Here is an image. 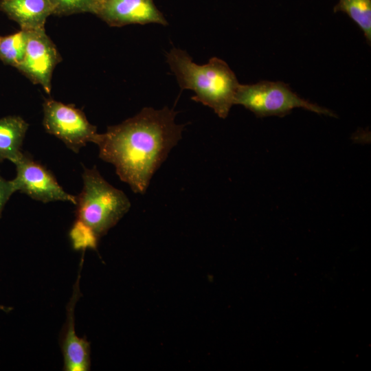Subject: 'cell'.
<instances>
[{
	"instance_id": "6da1fadb",
	"label": "cell",
	"mask_w": 371,
	"mask_h": 371,
	"mask_svg": "<svg viewBox=\"0 0 371 371\" xmlns=\"http://www.w3.org/2000/svg\"><path fill=\"white\" fill-rule=\"evenodd\" d=\"M176 115L167 106L145 107L98 134L94 144L99 157L115 166L120 180L133 192H146L154 174L181 139L185 125L175 122Z\"/></svg>"
},
{
	"instance_id": "7a4b0ae2",
	"label": "cell",
	"mask_w": 371,
	"mask_h": 371,
	"mask_svg": "<svg viewBox=\"0 0 371 371\" xmlns=\"http://www.w3.org/2000/svg\"><path fill=\"white\" fill-rule=\"evenodd\" d=\"M166 60L181 90L194 91L192 100L211 108L222 119L227 117L240 83L225 61L212 57L207 63L197 65L177 47L166 54Z\"/></svg>"
},
{
	"instance_id": "3957f363",
	"label": "cell",
	"mask_w": 371,
	"mask_h": 371,
	"mask_svg": "<svg viewBox=\"0 0 371 371\" xmlns=\"http://www.w3.org/2000/svg\"><path fill=\"white\" fill-rule=\"evenodd\" d=\"M83 188L76 196V219L100 238L115 225L131 207L127 196L109 183L94 166L84 168Z\"/></svg>"
},
{
	"instance_id": "277c9868",
	"label": "cell",
	"mask_w": 371,
	"mask_h": 371,
	"mask_svg": "<svg viewBox=\"0 0 371 371\" xmlns=\"http://www.w3.org/2000/svg\"><path fill=\"white\" fill-rule=\"evenodd\" d=\"M234 104L243 106L257 117H282L297 108L319 115L337 117L331 110L302 98L282 81L262 80L254 84H239Z\"/></svg>"
},
{
	"instance_id": "5b68a950",
	"label": "cell",
	"mask_w": 371,
	"mask_h": 371,
	"mask_svg": "<svg viewBox=\"0 0 371 371\" xmlns=\"http://www.w3.org/2000/svg\"><path fill=\"white\" fill-rule=\"evenodd\" d=\"M43 106L46 132L60 139L72 151L78 153L88 142H95L97 128L80 109L52 98L45 99Z\"/></svg>"
},
{
	"instance_id": "8992f818",
	"label": "cell",
	"mask_w": 371,
	"mask_h": 371,
	"mask_svg": "<svg viewBox=\"0 0 371 371\" xmlns=\"http://www.w3.org/2000/svg\"><path fill=\"white\" fill-rule=\"evenodd\" d=\"M14 164L16 175L12 181L16 192L43 203L61 201L76 205V196L65 192L54 175L29 154L23 153Z\"/></svg>"
},
{
	"instance_id": "52a82bcc",
	"label": "cell",
	"mask_w": 371,
	"mask_h": 371,
	"mask_svg": "<svg viewBox=\"0 0 371 371\" xmlns=\"http://www.w3.org/2000/svg\"><path fill=\"white\" fill-rule=\"evenodd\" d=\"M27 32L25 55L16 69L49 93L53 71L62 57L45 30Z\"/></svg>"
},
{
	"instance_id": "ba28073f",
	"label": "cell",
	"mask_w": 371,
	"mask_h": 371,
	"mask_svg": "<svg viewBox=\"0 0 371 371\" xmlns=\"http://www.w3.org/2000/svg\"><path fill=\"white\" fill-rule=\"evenodd\" d=\"M90 13L111 27L148 23L168 25L153 0H95Z\"/></svg>"
},
{
	"instance_id": "9c48e42d",
	"label": "cell",
	"mask_w": 371,
	"mask_h": 371,
	"mask_svg": "<svg viewBox=\"0 0 371 371\" xmlns=\"http://www.w3.org/2000/svg\"><path fill=\"white\" fill-rule=\"evenodd\" d=\"M82 254L78 278L67 307V319L61 335L60 346L63 355V370L65 371H87L90 370V343L86 337H79L75 332V306L80 295V271L84 260Z\"/></svg>"
},
{
	"instance_id": "30bf717a",
	"label": "cell",
	"mask_w": 371,
	"mask_h": 371,
	"mask_svg": "<svg viewBox=\"0 0 371 371\" xmlns=\"http://www.w3.org/2000/svg\"><path fill=\"white\" fill-rule=\"evenodd\" d=\"M0 11L27 32L45 30L47 19L53 14L49 0H0Z\"/></svg>"
},
{
	"instance_id": "8fae6325",
	"label": "cell",
	"mask_w": 371,
	"mask_h": 371,
	"mask_svg": "<svg viewBox=\"0 0 371 371\" xmlns=\"http://www.w3.org/2000/svg\"><path fill=\"white\" fill-rule=\"evenodd\" d=\"M27 128L28 124L19 116L0 119V162L8 159L14 164L19 159Z\"/></svg>"
},
{
	"instance_id": "7c38bea8",
	"label": "cell",
	"mask_w": 371,
	"mask_h": 371,
	"mask_svg": "<svg viewBox=\"0 0 371 371\" xmlns=\"http://www.w3.org/2000/svg\"><path fill=\"white\" fill-rule=\"evenodd\" d=\"M335 13L346 14L362 31L366 42L371 43V0H339Z\"/></svg>"
},
{
	"instance_id": "4fadbf2b",
	"label": "cell",
	"mask_w": 371,
	"mask_h": 371,
	"mask_svg": "<svg viewBox=\"0 0 371 371\" xmlns=\"http://www.w3.org/2000/svg\"><path fill=\"white\" fill-rule=\"evenodd\" d=\"M27 31H20L5 36H0V60L5 65L17 67L25 52Z\"/></svg>"
},
{
	"instance_id": "5bb4252c",
	"label": "cell",
	"mask_w": 371,
	"mask_h": 371,
	"mask_svg": "<svg viewBox=\"0 0 371 371\" xmlns=\"http://www.w3.org/2000/svg\"><path fill=\"white\" fill-rule=\"evenodd\" d=\"M74 249L85 251L87 249H95L99 238L87 226L76 219L69 232Z\"/></svg>"
},
{
	"instance_id": "9a60e30c",
	"label": "cell",
	"mask_w": 371,
	"mask_h": 371,
	"mask_svg": "<svg viewBox=\"0 0 371 371\" xmlns=\"http://www.w3.org/2000/svg\"><path fill=\"white\" fill-rule=\"evenodd\" d=\"M53 8V14L67 16L78 13H90L95 0H49Z\"/></svg>"
},
{
	"instance_id": "2e32d148",
	"label": "cell",
	"mask_w": 371,
	"mask_h": 371,
	"mask_svg": "<svg viewBox=\"0 0 371 371\" xmlns=\"http://www.w3.org/2000/svg\"><path fill=\"white\" fill-rule=\"evenodd\" d=\"M15 192L12 180L8 181L0 175V218L6 203Z\"/></svg>"
},
{
	"instance_id": "e0dca14e",
	"label": "cell",
	"mask_w": 371,
	"mask_h": 371,
	"mask_svg": "<svg viewBox=\"0 0 371 371\" xmlns=\"http://www.w3.org/2000/svg\"><path fill=\"white\" fill-rule=\"evenodd\" d=\"M0 309L4 311L5 312H9L12 308L0 305Z\"/></svg>"
}]
</instances>
